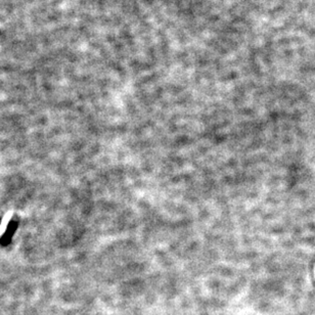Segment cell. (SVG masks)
Returning a JSON list of instances; mask_svg holds the SVG:
<instances>
[{"instance_id": "cell-1", "label": "cell", "mask_w": 315, "mask_h": 315, "mask_svg": "<svg viewBox=\"0 0 315 315\" xmlns=\"http://www.w3.org/2000/svg\"><path fill=\"white\" fill-rule=\"evenodd\" d=\"M11 217H12V212L11 211L7 212V213H6L4 216H3V219H2V221H1V224H0V236H1L5 232L6 228H7L8 222L10 221Z\"/></svg>"}]
</instances>
